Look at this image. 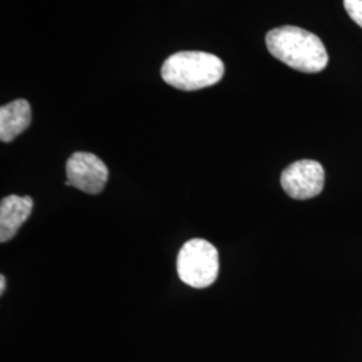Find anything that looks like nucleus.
<instances>
[{"mask_svg":"<svg viewBox=\"0 0 362 362\" xmlns=\"http://www.w3.org/2000/svg\"><path fill=\"white\" fill-rule=\"evenodd\" d=\"M266 46L272 57L302 73H320L329 64L322 40L300 27L274 28L266 35Z\"/></svg>","mask_w":362,"mask_h":362,"instance_id":"f257e3e1","label":"nucleus"},{"mask_svg":"<svg viewBox=\"0 0 362 362\" xmlns=\"http://www.w3.org/2000/svg\"><path fill=\"white\" fill-rule=\"evenodd\" d=\"M224 76L219 57L204 52H180L170 55L161 67V77L179 90L194 91L218 83Z\"/></svg>","mask_w":362,"mask_h":362,"instance_id":"f03ea898","label":"nucleus"},{"mask_svg":"<svg viewBox=\"0 0 362 362\" xmlns=\"http://www.w3.org/2000/svg\"><path fill=\"white\" fill-rule=\"evenodd\" d=\"M176 267L179 278L185 285L194 288L209 287L219 275L218 248L204 239L188 240L179 251Z\"/></svg>","mask_w":362,"mask_h":362,"instance_id":"7ed1b4c3","label":"nucleus"},{"mask_svg":"<svg viewBox=\"0 0 362 362\" xmlns=\"http://www.w3.org/2000/svg\"><path fill=\"white\" fill-rule=\"evenodd\" d=\"M281 185L291 199H313L324 191V167L315 160L296 161L282 172Z\"/></svg>","mask_w":362,"mask_h":362,"instance_id":"20e7f679","label":"nucleus"},{"mask_svg":"<svg viewBox=\"0 0 362 362\" xmlns=\"http://www.w3.org/2000/svg\"><path fill=\"white\" fill-rule=\"evenodd\" d=\"M66 176V185L85 194H98L104 191L109 170L100 157L88 152H76L67 160Z\"/></svg>","mask_w":362,"mask_h":362,"instance_id":"39448f33","label":"nucleus"},{"mask_svg":"<svg viewBox=\"0 0 362 362\" xmlns=\"http://www.w3.org/2000/svg\"><path fill=\"white\" fill-rule=\"evenodd\" d=\"M34 207L30 196L10 194L0 202V242L11 240L27 221Z\"/></svg>","mask_w":362,"mask_h":362,"instance_id":"423d86ee","label":"nucleus"},{"mask_svg":"<svg viewBox=\"0 0 362 362\" xmlns=\"http://www.w3.org/2000/svg\"><path fill=\"white\" fill-rule=\"evenodd\" d=\"M31 107L26 100H16L0 107V140L11 143L30 127Z\"/></svg>","mask_w":362,"mask_h":362,"instance_id":"0eeeda50","label":"nucleus"},{"mask_svg":"<svg viewBox=\"0 0 362 362\" xmlns=\"http://www.w3.org/2000/svg\"><path fill=\"white\" fill-rule=\"evenodd\" d=\"M344 7L350 18L362 28V0H344Z\"/></svg>","mask_w":362,"mask_h":362,"instance_id":"6e6552de","label":"nucleus"},{"mask_svg":"<svg viewBox=\"0 0 362 362\" xmlns=\"http://www.w3.org/2000/svg\"><path fill=\"white\" fill-rule=\"evenodd\" d=\"M6 286H7V284H6V278H4V275H1V276H0V294H1V296H3L4 291H6Z\"/></svg>","mask_w":362,"mask_h":362,"instance_id":"1a4fd4ad","label":"nucleus"}]
</instances>
